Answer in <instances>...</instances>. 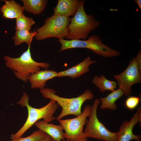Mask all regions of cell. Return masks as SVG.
I'll return each mask as SVG.
<instances>
[{"label": "cell", "mask_w": 141, "mask_h": 141, "mask_svg": "<svg viewBox=\"0 0 141 141\" xmlns=\"http://www.w3.org/2000/svg\"><path fill=\"white\" fill-rule=\"evenodd\" d=\"M28 102V96L26 92H24L20 100L17 103L22 107L27 108L28 117L22 127L16 133L11 135V138L12 139L22 137L28 129L40 119H43L44 121L48 123L56 118L53 115L58 106L55 100L50 99L47 104L39 108L32 107L29 104Z\"/></svg>", "instance_id": "obj_1"}, {"label": "cell", "mask_w": 141, "mask_h": 141, "mask_svg": "<svg viewBox=\"0 0 141 141\" xmlns=\"http://www.w3.org/2000/svg\"><path fill=\"white\" fill-rule=\"evenodd\" d=\"M30 48V45H28L27 50L17 58L7 56L4 57L6 66L13 71L16 78L25 82L29 80L32 74L40 71L41 67L46 69L50 64L48 63L38 62L34 60L31 56Z\"/></svg>", "instance_id": "obj_2"}, {"label": "cell", "mask_w": 141, "mask_h": 141, "mask_svg": "<svg viewBox=\"0 0 141 141\" xmlns=\"http://www.w3.org/2000/svg\"><path fill=\"white\" fill-rule=\"evenodd\" d=\"M40 92L44 97L55 100L58 105L61 107L62 111L56 118L57 121L68 115L78 116L81 115L83 104L86 100L93 99L94 96L90 89L86 90L77 97L71 98H63L57 95L56 91L51 88H44L40 90Z\"/></svg>", "instance_id": "obj_3"}, {"label": "cell", "mask_w": 141, "mask_h": 141, "mask_svg": "<svg viewBox=\"0 0 141 141\" xmlns=\"http://www.w3.org/2000/svg\"><path fill=\"white\" fill-rule=\"evenodd\" d=\"M84 0H80L78 10L75 15L71 18L68 27V34L66 37L70 40L85 39L89 33L96 29L100 25L94 15H87L84 7Z\"/></svg>", "instance_id": "obj_4"}, {"label": "cell", "mask_w": 141, "mask_h": 141, "mask_svg": "<svg viewBox=\"0 0 141 141\" xmlns=\"http://www.w3.org/2000/svg\"><path fill=\"white\" fill-rule=\"evenodd\" d=\"M61 45L60 50L62 51L72 48H85L95 54L105 58L115 57L120 55V52L113 49L104 44L98 36L94 34L89 37L87 40H69L64 39L58 40Z\"/></svg>", "instance_id": "obj_5"}, {"label": "cell", "mask_w": 141, "mask_h": 141, "mask_svg": "<svg viewBox=\"0 0 141 141\" xmlns=\"http://www.w3.org/2000/svg\"><path fill=\"white\" fill-rule=\"evenodd\" d=\"M70 21L69 17L54 14L46 18L44 24L37 28L35 38L38 40L50 37L64 39L68 35V27Z\"/></svg>", "instance_id": "obj_6"}, {"label": "cell", "mask_w": 141, "mask_h": 141, "mask_svg": "<svg viewBox=\"0 0 141 141\" xmlns=\"http://www.w3.org/2000/svg\"><path fill=\"white\" fill-rule=\"evenodd\" d=\"M100 103V101L97 98L91 105L89 119L83 131V139L91 138L105 141H116L118 132L109 131L97 118V110Z\"/></svg>", "instance_id": "obj_7"}, {"label": "cell", "mask_w": 141, "mask_h": 141, "mask_svg": "<svg viewBox=\"0 0 141 141\" xmlns=\"http://www.w3.org/2000/svg\"><path fill=\"white\" fill-rule=\"evenodd\" d=\"M114 77L117 81L119 88L126 96L132 93L131 88L134 84L141 82V51H138L137 56L130 60L125 70Z\"/></svg>", "instance_id": "obj_8"}, {"label": "cell", "mask_w": 141, "mask_h": 141, "mask_svg": "<svg viewBox=\"0 0 141 141\" xmlns=\"http://www.w3.org/2000/svg\"><path fill=\"white\" fill-rule=\"evenodd\" d=\"M91 107V105H87L80 115L73 118L58 121L65 131L63 135L64 138L72 141L83 139V128L87 122V118L89 115Z\"/></svg>", "instance_id": "obj_9"}, {"label": "cell", "mask_w": 141, "mask_h": 141, "mask_svg": "<svg viewBox=\"0 0 141 141\" xmlns=\"http://www.w3.org/2000/svg\"><path fill=\"white\" fill-rule=\"evenodd\" d=\"M141 107L137 109V112L129 121H123L120 127L118 132L116 141H130L133 139L140 140L141 136L136 135L133 132L134 126L138 122L141 125Z\"/></svg>", "instance_id": "obj_10"}, {"label": "cell", "mask_w": 141, "mask_h": 141, "mask_svg": "<svg viewBox=\"0 0 141 141\" xmlns=\"http://www.w3.org/2000/svg\"><path fill=\"white\" fill-rule=\"evenodd\" d=\"M92 60L90 56L85 58L83 61L76 65L67 70L58 72L57 77H68L74 79L88 72L90 65L96 62Z\"/></svg>", "instance_id": "obj_11"}, {"label": "cell", "mask_w": 141, "mask_h": 141, "mask_svg": "<svg viewBox=\"0 0 141 141\" xmlns=\"http://www.w3.org/2000/svg\"><path fill=\"white\" fill-rule=\"evenodd\" d=\"M79 0H58L56 6L53 8L54 15L69 17L77 13L79 5Z\"/></svg>", "instance_id": "obj_12"}, {"label": "cell", "mask_w": 141, "mask_h": 141, "mask_svg": "<svg viewBox=\"0 0 141 141\" xmlns=\"http://www.w3.org/2000/svg\"><path fill=\"white\" fill-rule=\"evenodd\" d=\"M57 75L58 72L53 70H40L32 74L28 81L32 89L39 88L41 90L45 88L48 80L57 77Z\"/></svg>", "instance_id": "obj_13"}, {"label": "cell", "mask_w": 141, "mask_h": 141, "mask_svg": "<svg viewBox=\"0 0 141 141\" xmlns=\"http://www.w3.org/2000/svg\"><path fill=\"white\" fill-rule=\"evenodd\" d=\"M35 125L50 136L54 141H65L63 136V128L61 124L55 125L42 120L37 121Z\"/></svg>", "instance_id": "obj_14"}, {"label": "cell", "mask_w": 141, "mask_h": 141, "mask_svg": "<svg viewBox=\"0 0 141 141\" xmlns=\"http://www.w3.org/2000/svg\"><path fill=\"white\" fill-rule=\"evenodd\" d=\"M4 1L5 4L0 9L3 17L6 19H16L23 14L24 10L23 7L14 0Z\"/></svg>", "instance_id": "obj_15"}, {"label": "cell", "mask_w": 141, "mask_h": 141, "mask_svg": "<svg viewBox=\"0 0 141 141\" xmlns=\"http://www.w3.org/2000/svg\"><path fill=\"white\" fill-rule=\"evenodd\" d=\"M124 95L122 90L119 88L112 91L107 96L100 97V100L102 103L100 108L102 109H107L113 110L116 109L117 107L115 102Z\"/></svg>", "instance_id": "obj_16"}, {"label": "cell", "mask_w": 141, "mask_h": 141, "mask_svg": "<svg viewBox=\"0 0 141 141\" xmlns=\"http://www.w3.org/2000/svg\"><path fill=\"white\" fill-rule=\"evenodd\" d=\"M24 10L32 14L38 15L45 9L48 1L46 0H22Z\"/></svg>", "instance_id": "obj_17"}, {"label": "cell", "mask_w": 141, "mask_h": 141, "mask_svg": "<svg viewBox=\"0 0 141 141\" xmlns=\"http://www.w3.org/2000/svg\"><path fill=\"white\" fill-rule=\"evenodd\" d=\"M92 81L99 88L102 92L104 93L107 90L112 92L117 88V82L114 81L108 80L103 75L100 76L97 75L95 76L93 78Z\"/></svg>", "instance_id": "obj_18"}, {"label": "cell", "mask_w": 141, "mask_h": 141, "mask_svg": "<svg viewBox=\"0 0 141 141\" xmlns=\"http://www.w3.org/2000/svg\"><path fill=\"white\" fill-rule=\"evenodd\" d=\"M36 33V32H30L26 30H16L15 35L12 37L14 45H19L23 42H25L28 46L30 45L33 38Z\"/></svg>", "instance_id": "obj_19"}, {"label": "cell", "mask_w": 141, "mask_h": 141, "mask_svg": "<svg viewBox=\"0 0 141 141\" xmlns=\"http://www.w3.org/2000/svg\"><path fill=\"white\" fill-rule=\"evenodd\" d=\"M35 23V21L32 18L27 17L22 14L16 18L15 29L16 30H24L30 31Z\"/></svg>", "instance_id": "obj_20"}, {"label": "cell", "mask_w": 141, "mask_h": 141, "mask_svg": "<svg viewBox=\"0 0 141 141\" xmlns=\"http://www.w3.org/2000/svg\"><path fill=\"white\" fill-rule=\"evenodd\" d=\"M48 134L39 130L33 132L30 136L25 137H20L10 141H38L46 137Z\"/></svg>", "instance_id": "obj_21"}, {"label": "cell", "mask_w": 141, "mask_h": 141, "mask_svg": "<svg viewBox=\"0 0 141 141\" xmlns=\"http://www.w3.org/2000/svg\"><path fill=\"white\" fill-rule=\"evenodd\" d=\"M140 101V98L139 97L130 96L126 100L125 105L128 109L133 110L138 105Z\"/></svg>", "instance_id": "obj_22"}, {"label": "cell", "mask_w": 141, "mask_h": 141, "mask_svg": "<svg viewBox=\"0 0 141 141\" xmlns=\"http://www.w3.org/2000/svg\"><path fill=\"white\" fill-rule=\"evenodd\" d=\"M38 141H54L51 137L48 134L45 137Z\"/></svg>", "instance_id": "obj_23"}, {"label": "cell", "mask_w": 141, "mask_h": 141, "mask_svg": "<svg viewBox=\"0 0 141 141\" xmlns=\"http://www.w3.org/2000/svg\"><path fill=\"white\" fill-rule=\"evenodd\" d=\"M134 2L136 3L138 5L139 8L141 10V0H134Z\"/></svg>", "instance_id": "obj_24"}, {"label": "cell", "mask_w": 141, "mask_h": 141, "mask_svg": "<svg viewBox=\"0 0 141 141\" xmlns=\"http://www.w3.org/2000/svg\"><path fill=\"white\" fill-rule=\"evenodd\" d=\"M87 138H85L84 139H81V140H79L77 141H87ZM67 141H72L70 140H67Z\"/></svg>", "instance_id": "obj_25"}, {"label": "cell", "mask_w": 141, "mask_h": 141, "mask_svg": "<svg viewBox=\"0 0 141 141\" xmlns=\"http://www.w3.org/2000/svg\"><path fill=\"white\" fill-rule=\"evenodd\" d=\"M140 141V140H138V141Z\"/></svg>", "instance_id": "obj_26"}]
</instances>
